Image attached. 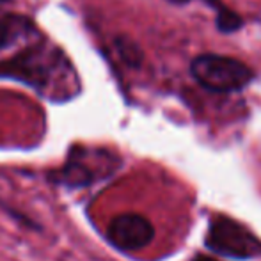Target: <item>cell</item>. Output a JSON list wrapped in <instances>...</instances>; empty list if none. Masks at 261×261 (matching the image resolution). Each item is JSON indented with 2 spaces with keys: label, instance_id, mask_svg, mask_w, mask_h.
<instances>
[{
  "label": "cell",
  "instance_id": "277c9868",
  "mask_svg": "<svg viewBox=\"0 0 261 261\" xmlns=\"http://www.w3.org/2000/svg\"><path fill=\"white\" fill-rule=\"evenodd\" d=\"M39 59L41 57H38V50H27L11 61L0 62V76H14L36 87L45 86L46 69L41 66Z\"/></svg>",
  "mask_w": 261,
  "mask_h": 261
},
{
  "label": "cell",
  "instance_id": "7a4b0ae2",
  "mask_svg": "<svg viewBox=\"0 0 261 261\" xmlns=\"http://www.w3.org/2000/svg\"><path fill=\"white\" fill-rule=\"evenodd\" d=\"M204 245L210 251L233 259H252L261 256V240L229 217L217 215L210 222Z\"/></svg>",
  "mask_w": 261,
  "mask_h": 261
},
{
  "label": "cell",
  "instance_id": "6da1fadb",
  "mask_svg": "<svg viewBox=\"0 0 261 261\" xmlns=\"http://www.w3.org/2000/svg\"><path fill=\"white\" fill-rule=\"evenodd\" d=\"M190 73L199 86L213 93H233L247 87L254 73L244 62L217 54L199 55L190 64Z\"/></svg>",
  "mask_w": 261,
  "mask_h": 261
},
{
  "label": "cell",
  "instance_id": "8992f818",
  "mask_svg": "<svg viewBox=\"0 0 261 261\" xmlns=\"http://www.w3.org/2000/svg\"><path fill=\"white\" fill-rule=\"evenodd\" d=\"M29 21L21 16H2L0 18V50L9 46L14 39H18L27 31Z\"/></svg>",
  "mask_w": 261,
  "mask_h": 261
},
{
  "label": "cell",
  "instance_id": "5b68a950",
  "mask_svg": "<svg viewBox=\"0 0 261 261\" xmlns=\"http://www.w3.org/2000/svg\"><path fill=\"white\" fill-rule=\"evenodd\" d=\"M55 178H57L55 181L68 189H82V187H89L91 183L96 181L98 174L84 160L82 153L73 151L64 167L55 174Z\"/></svg>",
  "mask_w": 261,
  "mask_h": 261
},
{
  "label": "cell",
  "instance_id": "9c48e42d",
  "mask_svg": "<svg viewBox=\"0 0 261 261\" xmlns=\"http://www.w3.org/2000/svg\"><path fill=\"white\" fill-rule=\"evenodd\" d=\"M192 261H219V259H215V258H212V256H204V254H199V256H196Z\"/></svg>",
  "mask_w": 261,
  "mask_h": 261
},
{
  "label": "cell",
  "instance_id": "3957f363",
  "mask_svg": "<svg viewBox=\"0 0 261 261\" xmlns=\"http://www.w3.org/2000/svg\"><path fill=\"white\" fill-rule=\"evenodd\" d=\"M155 238L151 220L141 213H121L110 220L107 240L112 247L123 252H135L148 247Z\"/></svg>",
  "mask_w": 261,
  "mask_h": 261
},
{
  "label": "cell",
  "instance_id": "52a82bcc",
  "mask_svg": "<svg viewBox=\"0 0 261 261\" xmlns=\"http://www.w3.org/2000/svg\"><path fill=\"white\" fill-rule=\"evenodd\" d=\"M116 48L119 52L121 59L130 66H139L142 62V52L134 41L128 38H119L116 41Z\"/></svg>",
  "mask_w": 261,
  "mask_h": 261
},
{
  "label": "cell",
  "instance_id": "ba28073f",
  "mask_svg": "<svg viewBox=\"0 0 261 261\" xmlns=\"http://www.w3.org/2000/svg\"><path fill=\"white\" fill-rule=\"evenodd\" d=\"M242 25H244V20L240 18V14L234 13L229 7L217 13V27L220 32H237Z\"/></svg>",
  "mask_w": 261,
  "mask_h": 261
},
{
  "label": "cell",
  "instance_id": "8fae6325",
  "mask_svg": "<svg viewBox=\"0 0 261 261\" xmlns=\"http://www.w3.org/2000/svg\"><path fill=\"white\" fill-rule=\"evenodd\" d=\"M0 2H6V0H0Z\"/></svg>",
  "mask_w": 261,
  "mask_h": 261
},
{
  "label": "cell",
  "instance_id": "30bf717a",
  "mask_svg": "<svg viewBox=\"0 0 261 261\" xmlns=\"http://www.w3.org/2000/svg\"><path fill=\"white\" fill-rule=\"evenodd\" d=\"M171 2H174V4H185V2H189V0H171Z\"/></svg>",
  "mask_w": 261,
  "mask_h": 261
}]
</instances>
